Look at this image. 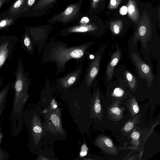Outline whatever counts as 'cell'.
I'll use <instances>...</instances> for the list:
<instances>
[{
  "instance_id": "obj_32",
  "label": "cell",
  "mask_w": 160,
  "mask_h": 160,
  "mask_svg": "<svg viewBox=\"0 0 160 160\" xmlns=\"http://www.w3.org/2000/svg\"><path fill=\"white\" fill-rule=\"evenodd\" d=\"M133 109L134 112L136 113H138L139 111L138 107L137 105H134L133 106Z\"/></svg>"
},
{
  "instance_id": "obj_8",
  "label": "cell",
  "mask_w": 160,
  "mask_h": 160,
  "mask_svg": "<svg viewBox=\"0 0 160 160\" xmlns=\"http://www.w3.org/2000/svg\"><path fill=\"white\" fill-rule=\"evenodd\" d=\"M101 55H96L90 63L85 77L79 86V88L83 89L89 88L92 84L98 73Z\"/></svg>"
},
{
  "instance_id": "obj_29",
  "label": "cell",
  "mask_w": 160,
  "mask_h": 160,
  "mask_svg": "<svg viewBox=\"0 0 160 160\" xmlns=\"http://www.w3.org/2000/svg\"><path fill=\"white\" fill-rule=\"evenodd\" d=\"M94 109L96 112L97 113L99 112L101 110V106L100 105L99 103H96L94 105Z\"/></svg>"
},
{
  "instance_id": "obj_22",
  "label": "cell",
  "mask_w": 160,
  "mask_h": 160,
  "mask_svg": "<svg viewBox=\"0 0 160 160\" xmlns=\"http://www.w3.org/2000/svg\"><path fill=\"white\" fill-rule=\"evenodd\" d=\"M100 1V0H91L89 8L90 12L94 11L97 8Z\"/></svg>"
},
{
  "instance_id": "obj_26",
  "label": "cell",
  "mask_w": 160,
  "mask_h": 160,
  "mask_svg": "<svg viewBox=\"0 0 160 160\" xmlns=\"http://www.w3.org/2000/svg\"><path fill=\"white\" fill-rule=\"evenodd\" d=\"M51 119L52 122L55 125H58L59 124V121L58 117L55 115H52Z\"/></svg>"
},
{
  "instance_id": "obj_31",
  "label": "cell",
  "mask_w": 160,
  "mask_h": 160,
  "mask_svg": "<svg viewBox=\"0 0 160 160\" xmlns=\"http://www.w3.org/2000/svg\"><path fill=\"white\" fill-rule=\"evenodd\" d=\"M120 13L122 15L126 14L127 12V8L126 7L123 6L120 9Z\"/></svg>"
},
{
  "instance_id": "obj_13",
  "label": "cell",
  "mask_w": 160,
  "mask_h": 160,
  "mask_svg": "<svg viewBox=\"0 0 160 160\" xmlns=\"http://www.w3.org/2000/svg\"><path fill=\"white\" fill-rule=\"evenodd\" d=\"M110 29L113 33L117 35L121 32L123 26V22L120 20L111 21L110 24Z\"/></svg>"
},
{
  "instance_id": "obj_9",
  "label": "cell",
  "mask_w": 160,
  "mask_h": 160,
  "mask_svg": "<svg viewBox=\"0 0 160 160\" xmlns=\"http://www.w3.org/2000/svg\"><path fill=\"white\" fill-rule=\"evenodd\" d=\"M59 0H38L31 8L32 15L42 16L49 13L50 10Z\"/></svg>"
},
{
  "instance_id": "obj_11",
  "label": "cell",
  "mask_w": 160,
  "mask_h": 160,
  "mask_svg": "<svg viewBox=\"0 0 160 160\" xmlns=\"http://www.w3.org/2000/svg\"><path fill=\"white\" fill-rule=\"evenodd\" d=\"M0 42V68L4 63L10 54V42L1 40Z\"/></svg>"
},
{
  "instance_id": "obj_14",
  "label": "cell",
  "mask_w": 160,
  "mask_h": 160,
  "mask_svg": "<svg viewBox=\"0 0 160 160\" xmlns=\"http://www.w3.org/2000/svg\"><path fill=\"white\" fill-rule=\"evenodd\" d=\"M27 1V0H17L10 8V12L14 14L22 8V7H24Z\"/></svg>"
},
{
  "instance_id": "obj_7",
  "label": "cell",
  "mask_w": 160,
  "mask_h": 160,
  "mask_svg": "<svg viewBox=\"0 0 160 160\" xmlns=\"http://www.w3.org/2000/svg\"><path fill=\"white\" fill-rule=\"evenodd\" d=\"M132 57L140 77L146 80L148 85L150 86L154 80L150 66L145 63L136 52L132 53Z\"/></svg>"
},
{
  "instance_id": "obj_20",
  "label": "cell",
  "mask_w": 160,
  "mask_h": 160,
  "mask_svg": "<svg viewBox=\"0 0 160 160\" xmlns=\"http://www.w3.org/2000/svg\"><path fill=\"white\" fill-rule=\"evenodd\" d=\"M38 1V0H27L26 3L21 11H27L33 7Z\"/></svg>"
},
{
  "instance_id": "obj_10",
  "label": "cell",
  "mask_w": 160,
  "mask_h": 160,
  "mask_svg": "<svg viewBox=\"0 0 160 160\" xmlns=\"http://www.w3.org/2000/svg\"><path fill=\"white\" fill-rule=\"evenodd\" d=\"M121 52L119 49L117 50L112 56L106 70L107 75L109 80L112 77L114 67L119 62Z\"/></svg>"
},
{
  "instance_id": "obj_4",
  "label": "cell",
  "mask_w": 160,
  "mask_h": 160,
  "mask_svg": "<svg viewBox=\"0 0 160 160\" xmlns=\"http://www.w3.org/2000/svg\"><path fill=\"white\" fill-rule=\"evenodd\" d=\"M52 26L51 25H41L29 29V36L32 44L37 47L39 55L48 39Z\"/></svg>"
},
{
  "instance_id": "obj_27",
  "label": "cell",
  "mask_w": 160,
  "mask_h": 160,
  "mask_svg": "<svg viewBox=\"0 0 160 160\" xmlns=\"http://www.w3.org/2000/svg\"><path fill=\"white\" fill-rule=\"evenodd\" d=\"M104 142L106 145L109 148H112L113 146L112 142L109 139L106 138L104 140Z\"/></svg>"
},
{
  "instance_id": "obj_6",
  "label": "cell",
  "mask_w": 160,
  "mask_h": 160,
  "mask_svg": "<svg viewBox=\"0 0 160 160\" xmlns=\"http://www.w3.org/2000/svg\"><path fill=\"white\" fill-rule=\"evenodd\" d=\"M82 65L78 66L73 71L56 80V86L60 90L66 91L79 82L82 71Z\"/></svg>"
},
{
  "instance_id": "obj_12",
  "label": "cell",
  "mask_w": 160,
  "mask_h": 160,
  "mask_svg": "<svg viewBox=\"0 0 160 160\" xmlns=\"http://www.w3.org/2000/svg\"><path fill=\"white\" fill-rule=\"evenodd\" d=\"M129 17L133 21L136 22L139 18V13L135 0H129L127 5Z\"/></svg>"
},
{
  "instance_id": "obj_16",
  "label": "cell",
  "mask_w": 160,
  "mask_h": 160,
  "mask_svg": "<svg viewBox=\"0 0 160 160\" xmlns=\"http://www.w3.org/2000/svg\"><path fill=\"white\" fill-rule=\"evenodd\" d=\"M3 138V134L2 127L0 125V160H7L10 156L8 152L2 149L1 147V144Z\"/></svg>"
},
{
  "instance_id": "obj_17",
  "label": "cell",
  "mask_w": 160,
  "mask_h": 160,
  "mask_svg": "<svg viewBox=\"0 0 160 160\" xmlns=\"http://www.w3.org/2000/svg\"><path fill=\"white\" fill-rule=\"evenodd\" d=\"M125 75L128 84L131 88H134L136 86L137 81L134 76L128 71H126Z\"/></svg>"
},
{
  "instance_id": "obj_5",
  "label": "cell",
  "mask_w": 160,
  "mask_h": 160,
  "mask_svg": "<svg viewBox=\"0 0 160 160\" xmlns=\"http://www.w3.org/2000/svg\"><path fill=\"white\" fill-rule=\"evenodd\" d=\"M152 27L149 17L144 15L138 27L132 40V46L134 47L136 43L140 40L143 47L148 48V42L152 36Z\"/></svg>"
},
{
  "instance_id": "obj_18",
  "label": "cell",
  "mask_w": 160,
  "mask_h": 160,
  "mask_svg": "<svg viewBox=\"0 0 160 160\" xmlns=\"http://www.w3.org/2000/svg\"><path fill=\"white\" fill-rule=\"evenodd\" d=\"M9 88L10 85L8 84L0 92V103L4 100H6Z\"/></svg>"
},
{
  "instance_id": "obj_30",
  "label": "cell",
  "mask_w": 160,
  "mask_h": 160,
  "mask_svg": "<svg viewBox=\"0 0 160 160\" xmlns=\"http://www.w3.org/2000/svg\"><path fill=\"white\" fill-rule=\"evenodd\" d=\"M131 137L135 140L138 139L140 137V134L138 132H133L131 135Z\"/></svg>"
},
{
  "instance_id": "obj_33",
  "label": "cell",
  "mask_w": 160,
  "mask_h": 160,
  "mask_svg": "<svg viewBox=\"0 0 160 160\" xmlns=\"http://www.w3.org/2000/svg\"><path fill=\"white\" fill-rule=\"evenodd\" d=\"M8 0H0V8Z\"/></svg>"
},
{
  "instance_id": "obj_1",
  "label": "cell",
  "mask_w": 160,
  "mask_h": 160,
  "mask_svg": "<svg viewBox=\"0 0 160 160\" xmlns=\"http://www.w3.org/2000/svg\"><path fill=\"white\" fill-rule=\"evenodd\" d=\"M92 44L91 42L78 46H69L67 43L52 39L44 46L42 61L44 63H54L56 67L55 76H57L65 71L66 65L70 60L75 59L77 63L82 62Z\"/></svg>"
},
{
  "instance_id": "obj_19",
  "label": "cell",
  "mask_w": 160,
  "mask_h": 160,
  "mask_svg": "<svg viewBox=\"0 0 160 160\" xmlns=\"http://www.w3.org/2000/svg\"><path fill=\"white\" fill-rule=\"evenodd\" d=\"M13 20V18L8 19V18H6L1 20L0 21V29L4 28L11 24Z\"/></svg>"
},
{
  "instance_id": "obj_15",
  "label": "cell",
  "mask_w": 160,
  "mask_h": 160,
  "mask_svg": "<svg viewBox=\"0 0 160 160\" xmlns=\"http://www.w3.org/2000/svg\"><path fill=\"white\" fill-rule=\"evenodd\" d=\"M23 43L27 52L30 54H33L34 52L32 44L30 37L27 32L24 37Z\"/></svg>"
},
{
  "instance_id": "obj_24",
  "label": "cell",
  "mask_w": 160,
  "mask_h": 160,
  "mask_svg": "<svg viewBox=\"0 0 160 160\" xmlns=\"http://www.w3.org/2000/svg\"><path fill=\"white\" fill-rule=\"evenodd\" d=\"M133 126V123L131 122L127 123L124 127V130L126 132H128L131 130Z\"/></svg>"
},
{
  "instance_id": "obj_28",
  "label": "cell",
  "mask_w": 160,
  "mask_h": 160,
  "mask_svg": "<svg viewBox=\"0 0 160 160\" xmlns=\"http://www.w3.org/2000/svg\"><path fill=\"white\" fill-rule=\"evenodd\" d=\"M111 111L112 113L118 115H119L121 113V110L118 107L112 108L111 109Z\"/></svg>"
},
{
  "instance_id": "obj_3",
  "label": "cell",
  "mask_w": 160,
  "mask_h": 160,
  "mask_svg": "<svg viewBox=\"0 0 160 160\" xmlns=\"http://www.w3.org/2000/svg\"><path fill=\"white\" fill-rule=\"evenodd\" d=\"M82 0H79L75 3L69 4L62 12L53 15L46 22L51 24L59 22L63 25L74 22L82 13Z\"/></svg>"
},
{
  "instance_id": "obj_2",
  "label": "cell",
  "mask_w": 160,
  "mask_h": 160,
  "mask_svg": "<svg viewBox=\"0 0 160 160\" xmlns=\"http://www.w3.org/2000/svg\"><path fill=\"white\" fill-rule=\"evenodd\" d=\"M14 88V95L11 115V128L22 129L23 122L24 108L28 98V91L31 84L28 72H25L22 61L19 62L15 71Z\"/></svg>"
},
{
  "instance_id": "obj_25",
  "label": "cell",
  "mask_w": 160,
  "mask_h": 160,
  "mask_svg": "<svg viewBox=\"0 0 160 160\" xmlns=\"http://www.w3.org/2000/svg\"><path fill=\"white\" fill-rule=\"evenodd\" d=\"M6 103V100H5L0 103V118L5 108Z\"/></svg>"
},
{
  "instance_id": "obj_23",
  "label": "cell",
  "mask_w": 160,
  "mask_h": 160,
  "mask_svg": "<svg viewBox=\"0 0 160 160\" xmlns=\"http://www.w3.org/2000/svg\"><path fill=\"white\" fill-rule=\"evenodd\" d=\"M124 91L120 88H116L113 91V94L115 96L117 97H121L123 94Z\"/></svg>"
},
{
  "instance_id": "obj_21",
  "label": "cell",
  "mask_w": 160,
  "mask_h": 160,
  "mask_svg": "<svg viewBox=\"0 0 160 160\" xmlns=\"http://www.w3.org/2000/svg\"><path fill=\"white\" fill-rule=\"evenodd\" d=\"M121 0H110L109 3V8L115 9L118 8L120 3Z\"/></svg>"
}]
</instances>
